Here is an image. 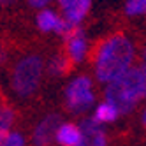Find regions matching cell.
Masks as SVG:
<instances>
[{"label":"cell","instance_id":"6da1fadb","mask_svg":"<svg viewBox=\"0 0 146 146\" xmlns=\"http://www.w3.org/2000/svg\"><path fill=\"white\" fill-rule=\"evenodd\" d=\"M134 60V44L125 35H114L104 40L95 58V74L100 83H113L125 74Z\"/></svg>","mask_w":146,"mask_h":146},{"label":"cell","instance_id":"7a4b0ae2","mask_svg":"<svg viewBox=\"0 0 146 146\" xmlns=\"http://www.w3.org/2000/svg\"><path fill=\"white\" fill-rule=\"evenodd\" d=\"M146 97V64L130 67L106 88V102L116 108L120 114L130 113L141 99Z\"/></svg>","mask_w":146,"mask_h":146},{"label":"cell","instance_id":"3957f363","mask_svg":"<svg viewBox=\"0 0 146 146\" xmlns=\"http://www.w3.org/2000/svg\"><path fill=\"white\" fill-rule=\"evenodd\" d=\"M42 60L39 56H27L23 58L14 69L13 74V86L19 95H30L39 86L40 76H42Z\"/></svg>","mask_w":146,"mask_h":146},{"label":"cell","instance_id":"277c9868","mask_svg":"<svg viewBox=\"0 0 146 146\" xmlns=\"http://www.w3.org/2000/svg\"><path fill=\"white\" fill-rule=\"evenodd\" d=\"M67 106L72 113H85L93 104V90H92V79L88 76H78L74 78L65 90Z\"/></svg>","mask_w":146,"mask_h":146},{"label":"cell","instance_id":"5b68a950","mask_svg":"<svg viewBox=\"0 0 146 146\" xmlns=\"http://www.w3.org/2000/svg\"><path fill=\"white\" fill-rule=\"evenodd\" d=\"M37 27L42 32H55V34H62L65 37L76 28V27L69 25L64 18H60L55 11H49V9H42L37 14Z\"/></svg>","mask_w":146,"mask_h":146},{"label":"cell","instance_id":"8992f818","mask_svg":"<svg viewBox=\"0 0 146 146\" xmlns=\"http://www.w3.org/2000/svg\"><path fill=\"white\" fill-rule=\"evenodd\" d=\"M79 130H81V139H79L78 146H106L104 129L93 118L83 120L79 125Z\"/></svg>","mask_w":146,"mask_h":146},{"label":"cell","instance_id":"52a82bcc","mask_svg":"<svg viewBox=\"0 0 146 146\" xmlns=\"http://www.w3.org/2000/svg\"><path fill=\"white\" fill-rule=\"evenodd\" d=\"M65 39H67V53H69L70 62H76V64L83 62L86 56V51H88L85 32L79 27H76Z\"/></svg>","mask_w":146,"mask_h":146},{"label":"cell","instance_id":"ba28073f","mask_svg":"<svg viewBox=\"0 0 146 146\" xmlns=\"http://www.w3.org/2000/svg\"><path fill=\"white\" fill-rule=\"evenodd\" d=\"M60 127V116L58 114H49L37 125L34 132V143L35 146H49V143L55 139V132Z\"/></svg>","mask_w":146,"mask_h":146},{"label":"cell","instance_id":"9c48e42d","mask_svg":"<svg viewBox=\"0 0 146 146\" xmlns=\"http://www.w3.org/2000/svg\"><path fill=\"white\" fill-rule=\"evenodd\" d=\"M55 139L62 146H78L81 139V130L74 123H60L55 132Z\"/></svg>","mask_w":146,"mask_h":146},{"label":"cell","instance_id":"30bf717a","mask_svg":"<svg viewBox=\"0 0 146 146\" xmlns=\"http://www.w3.org/2000/svg\"><path fill=\"white\" fill-rule=\"evenodd\" d=\"M120 116V113L116 111V108L114 106H111L109 102H102V104H99L97 106V109H95V114H93V120L95 121H99L100 125L102 123H109V121H114Z\"/></svg>","mask_w":146,"mask_h":146},{"label":"cell","instance_id":"8fae6325","mask_svg":"<svg viewBox=\"0 0 146 146\" xmlns=\"http://www.w3.org/2000/svg\"><path fill=\"white\" fill-rule=\"evenodd\" d=\"M13 123H14V111L7 106H0V139L7 132H11Z\"/></svg>","mask_w":146,"mask_h":146},{"label":"cell","instance_id":"7c38bea8","mask_svg":"<svg viewBox=\"0 0 146 146\" xmlns=\"http://www.w3.org/2000/svg\"><path fill=\"white\" fill-rule=\"evenodd\" d=\"M48 70H49V74H53V76H64L69 70V60H65L60 55H55L48 64Z\"/></svg>","mask_w":146,"mask_h":146},{"label":"cell","instance_id":"4fadbf2b","mask_svg":"<svg viewBox=\"0 0 146 146\" xmlns=\"http://www.w3.org/2000/svg\"><path fill=\"white\" fill-rule=\"evenodd\" d=\"M125 13L129 16H141L146 14V0H127Z\"/></svg>","mask_w":146,"mask_h":146},{"label":"cell","instance_id":"5bb4252c","mask_svg":"<svg viewBox=\"0 0 146 146\" xmlns=\"http://www.w3.org/2000/svg\"><path fill=\"white\" fill-rule=\"evenodd\" d=\"M0 146H25V137L18 132H7L0 139Z\"/></svg>","mask_w":146,"mask_h":146},{"label":"cell","instance_id":"9a60e30c","mask_svg":"<svg viewBox=\"0 0 146 146\" xmlns=\"http://www.w3.org/2000/svg\"><path fill=\"white\" fill-rule=\"evenodd\" d=\"M49 2V0H28V4L32 5V7H37V9H42L46 7V4Z\"/></svg>","mask_w":146,"mask_h":146},{"label":"cell","instance_id":"2e32d148","mask_svg":"<svg viewBox=\"0 0 146 146\" xmlns=\"http://www.w3.org/2000/svg\"><path fill=\"white\" fill-rule=\"evenodd\" d=\"M58 2H60V5H62V9H64V7H67L70 2H74V0H58Z\"/></svg>","mask_w":146,"mask_h":146},{"label":"cell","instance_id":"e0dca14e","mask_svg":"<svg viewBox=\"0 0 146 146\" xmlns=\"http://www.w3.org/2000/svg\"><path fill=\"white\" fill-rule=\"evenodd\" d=\"M2 62H5V51H4V48H0V64Z\"/></svg>","mask_w":146,"mask_h":146},{"label":"cell","instance_id":"ac0fdd59","mask_svg":"<svg viewBox=\"0 0 146 146\" xmlns=\"http://www.w3.org/2000/svg\"><path fill=\"white\" fill-rule=\"evenodd\" d=\"M13 2V0H0V5H2V4H11Z\"/></svg>","mask_w":146,"mask_h":146},{"label":"cell","instance_id":"d6986e66","mask_svg":"<svg viewBox=\"0 0 146 146\" xmlns=\"http://www.w3.org/2000/svg\"><path fill=\"white\" fill-rule=\"evenodd\" d=\"M143 121H144V123H146V111H144V113H143Z\"/></svg>","mask_w":146,"mask_h":146}]
</instances>
